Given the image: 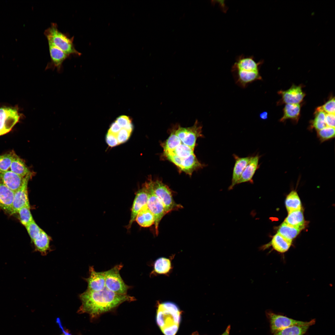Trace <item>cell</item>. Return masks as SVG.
Masks as SVG:
<instances>
[{
  "label": "cell",
  "mask_w": 335,
  "mask_h": 335,
  "mask_svg": "<svg viewBox=\"0 0 335 335\" xmlns=\"http://www.w3.org/2000/svg\"><path fill=\"white\" fill-rule=\"evenodd\" d=\"M180 139L176 134L173 128L169 137L163 144L164 154L173 150L177 146L181 143Z\"/></svg>",
  "instance_id": "33"
},
{
  "label": "cell",
  "mask_w": 335,
  "mask_h": 335,
  "mask_svg": "<svg viewBox=\"0 0 335 335\" xmlns=\"http://www.w3.org/2000/svg\"><path fill=\"white\" fill-rule=\"evenodd\" d=\"M64 335V334H61V335Z\"/></svg>",
  "instance_id": "49"
},
{
  "label": "cell",
  "mask_w": 335,
  "mask_h": 335,
  "mask_svg": "<svg viewBox=\"0 0 335 335\" xmlns=\"http://www.w3.org/2000/svg\"><path fill=\"white\" fill-rule=\"evenodd\" d=\"M44 34L48 42L62 51L69 56L71 55L80 56L81 53L78 51L74 44V36L62 33L58 29L56 23H51V26L45 30Z\"/></svg>",
  "instance_id": "3"
},
{
  "label": "cell",
  "mask_w": 335,
  "mask_h": 335,
  "mask_svg": "<svg viewBox=\"0 0 335 335\" xmlns=\"http://www.w3.org/2000/svg\"><path fill=\"white\" fill-rule=\"evenodd\" d=\"M148 194L145 187L138 190L135 197L131 208V212L129 223L127 226V229H129L139 212L145 206L147 205Z\"/></svg>",
  "instance_id": "14"
},
{
  "label": "cell",
  "mask_w": 335,
  "mask_h": 335,
  "mask_svg": "<svg viewBox=\"0 0 335 335\" xmlns=\"http://www.w3.org/2000/svg\"><path fill=\"white\" fill-rule=\"evenodd\" d=\"M301 85L297 86L293 84L288 89L284 91L280 90L278 92L281 97L277 104H299L303 100L306 96L305 93L302 89Z\"/></svg>",
  "instance_id": "11"
},
{
  "label": "cell",
  "mask_w": 335,
  "mask_h": 335,
  "mask_svg": "<svg viewBox=\"0 0 335 335\" xmlns=\"http://www.w3.org/2000/svg\"><path fill=\"white\" fill-rule=\"evenodd\" d=\"M48 44L51 61L47 63L45 70L56 69L60 73L63 70V63L70 56L51 43L48 42Z\"/></svg>",
  "instance_id": "13"
},
{
  "label": "cell",
  "mask_w": 335,
  "mask_h": 335,
  "mask_svg": "<svg viewBox=\"0 0 335 335\" xmlns=\"http://www.w3.org/2000/svg\"><path fill=\"white\" fill-rule=\"evenodd\" d=\"M173 129L181 142L193 149H194L197 139L202 136V127L197 120L191 127H183L178 125L174 126Z\"/></svg>",
  "instance_id": "7"
},
{
  "label": "cell",
  "mask_w": 335,
  "mask_h": 335,
  "mask_svg": "<svg viewBox=\"0 0 335 335\" xmlns=\"http://www.w3.org/2000/svg\"><path fill=\"white\" fill-rule=\"evenodd\" d=\"M135 221L141 226L147 227L154 224L155 219L153 215L147 205L139 212L136 217Z\"/></svg>",
  "instance_id": "24"
},
{
  "label": "cell",
  "mask_w": 335,
  "mask_h": 335,
  "mask_svg": "<svg viewBox=\"0 0 335 335\" xmlns=\"http://www.w3.org/2000/svg\"><path fill=\"white\" fill-rule=\"evenodd\" d=\"M29 174L24 178L21 185L14 192L12 206V215L17 213L22 208L30 206L28 191V185L29 179L33 176Z\"/></svg>",
  "instance_id": "10"
},
{
  "label": "cell",
  "mask_w": 335,
  "mask_h": 335,
  "mask_svg": "<svg viewBox=\"0 0 335 335\" xmlns=\"http://www.w3.org/2000/svg\"><path fill=\"white\" fill-rule=\"evenodd\" d=\"M32 241L36 250L43 255H46L50 250V237L43 230L39 236Z\"/></svg>",
  "instance_id": "27"
},
{
  "label": "cell",
  "mask_w": 335,
  "mask_h": 335,
  "mask_svg": "<svg viewBox=\"0 0 335 335\" xmlns=\"http://www.w3.org/2000/svg\"><path fill=\"white\" fill-rule=\"evenodd\" d=\"M131 133L124 128H122L116 135L119 144L126 142L129 138Z\"/></svg>",
  "instance_id": "40"
},
{
  "label": "cell",
  "mask_w": 335,
  "mask_h": 335,
  "mask_svg": "<svg viewBox=\"0 0 335 335\" xmlns=\"http://www.w3.org/2000/svg\"><path fill=\"white\" fill-rule=\"evenodd\" d=\"M106 141L110 147H113L119 144L116 135L108 132L106 136Z\"/></svg>",
  "instance_id": "41"
},
{
  "label": "cell",
  "mask_w": 335,
  "mask_h": 335,
  "mask_svg": "<svg viewBox=\"0 0 335 335\" xmlns=\"http://www.w3.org/2000/svg\"><path fill=\"white\" fill-rule=\"evenodd\" d=\"M203 165L198 160L194 154L182 159L181 164L179 168L181 171L190 175L197 169L201 168Z\"/></svg>",
  "instance_id": "23"
},
{
  "label": "cell",
  "mask_w": 335,
  "mask_h": 335,
  "mask_svg": "<svg viewBox=\"0 0 335 335\" xmlns=\"http://www.w3.org/2000/svg\"><path fill=\"white\" fill-rule=\"evenodd\" d=\"M25 227L32 241L39 236L42 230L34 220Z\"/></svg>",
  "instance_id": "38"
},
{
  "label": "cell",
  "mask_w": 335,
  "mask_h": 335,
  "mask_svg": "<svg viewBox=\"0 0 335 335\" xmlns=\"http://www.w3.org/2000/svg\"><path fill=\"white\" fill-rule=\"evenodd\" d=\"M10 171L24 177L32 172L25 162L15 153L10 167Z\"/></svg>",
  "instance_id": "25"
},
{
  "label": "cell",
  "mask_w": 335,
  "mask_h": 335,
  "mask_svg": "<svg viewBox=\"0 0 335 335\" xmlns=\"http://www.w3.org/2000/svg\"><path fill=\"white\" fill-rule=\"evenodd\" d=\"M17 213L19 214L21 223L25 227L34 220L30 210V206L22 208Z\"/></svg>",
  "instance_id": "35"
},
{
  "label": "cell",
  "mask_w": 335,
  "mask_h": 335,
  "mask_svg": "<svg viewBox=\"0 0 335 335\" xmlns=\"http://www.w3.org/2000/svg\"><path fill=\"white\" fill-rule=\"evenodd\" d=\"M315 319H313L306 324L290 326L272 335H303L307 332L310 327L315 324Z\"/></svg>",
  "instance_id": "22"
},
{
  "label": "cell",
  "mask_w": 335,
  "mask_h": 335,
  "mask_svg": "<svg viewBox=\"0 0 335 335\" xmlns=\"http://www.w3.org/2000/svg\"><path fill=\"white\" fill-rule=\"evenodd\" d=\"M194 149L181 143L173 150L164 154V155L167 154L174 155L181 159H184L194 154Z\"/></svg>",
  "instance_id": "34"
},
{
  "label": "cell",
  "mask_w": 335,
  "mask_h": 335,
  "mask_svg": "<svg viewBox=\"0 0 335 335\" xmlns=\"http://www.w3.org/2000/svg\"><path fill=\"white\" fill-rule=\"evenodd\" d=\"M24 177L11 171H0V182L14 192L21 186Z\"/></svg>",
  "instance_id": "17"
},
{
  "label": "cell",
  "mask_w": 335,
  "mask_h": 335,
  "mask_svg": "<svg viewBox=\"0 0 335 335\" xmlns=\"http://www.w3.org/2000/svg\"><path fill=\"white\" fill-rule=\"evenodd\" d=\"M301 107L300 104H286L284 108L283 115L280 121L284 122L290 119L295 123H297L300 117Z\"/></svg>",
  "instance_id": "21"
},
{
  "label": "cell",
  "mask_w": 335,
  "mask_h": 335,
  "mask_svg": "<svg viewBox=\"0 0 335 335\" xmlns=\"http://www.w3.org/2000/svg\"><path fill=\"white\" fill-rule=\"evenodd\" d=\"M14 192L0 182V209L12 215Z\"/></svg>",
  "instance_id": "18"
},
{
  "label": "cell",
  "mask_w": 335,
  "mask_h": 335,
  "mask_svg": "<svg viewBox=\"0 0 335 335\" xmlns=\"http://www.w3.org/2000/svg\"><path fill=\"white\" fill-rule=\"evenodd\" d=\"M20 117L16 109L9 107L0 108V136L10 131Z\"/></svg>",
  "instance_id": "9"
},
{
  "label": "cell",
  "mask_w": 335,
  "mask_h": 335,
  "mask_svg": "<svg viewBox=\"0 0 335 335\" xmlns=\"http://www.w3.org/2000/svg\"><path fill=\"white\" fill-rule=\"evenodd\" d=\"M123 267V265L121 263L104 271L105 287L115 293L127 294L131 287L126 284L121 276L120 271Z\"/></svg>",
  "instance_id": "4"
},
{
  "label": "cell",
  "mask_w": 335,
  "mask_h": 335,
  "mask_svg": "<svg viewBox=\"0 0 335 335\" xmlns=\"http://www.w3.org/2000/svg\"><path fill=\"white\" fill-rule=\"evenodd\" d=\"M133 128V126L132 123H129L124 128L131 133L132 130Z\"/></svg>",
  "instance_id": "46"
},
{
  "label": "cell",
  "mask_w": 335,
  "mask_h": 335,
  "mask_svg": "<svg viewBox=\"0 0 335 335\" xmlns=\"http://www.w3.org/2000/svg\"><path fill=\"white\" fill-rule=\"evenodd\" d=\"M199 335V333H198V332H194V333H192V334H191V335Z\"/></svg>",
  "instance_id": "48"
},
{
  "label": "cell",
  "mask_w": 335,
  "mask_h": 335,
  "mask_svg": "<svg viewBox=\"0 0 335 335\" xmlns=\"http://www.w3.org/2000/svg\"><path fill=\"white\" fill-rule=\"evenodd\" d=\"M154 271L157 274H167L172 269L171 261L166 257L159 258L154 262Z\"/></svg>",
  "instance_id": "32"
},
{
  "label": "cell",
  "mask_w": 335,
  "mask_h": 335,
  "mask_svg": "<svg viewBox=\"0 0 335 335\" xmlns=\"http://www.w3.org/2000/svg\"><path fill=\"white\" fill-rule=\"evenodd\" d=\"M181 314L179 307L174 303L166 302L159 304L156 322L164 335H175L178 329Z\"/></svg>",
  "instance_id": "2"
},
{
  "label": "cell",
  "mask_w": 335,
  "mask_h": 335,
  "mask_svg": "<svg viewBox=\"0 0 335 335\" xmlns=\"http://www.w3.org/2000/svg\"><path fill=\"white\" fill-rule=\"evenodd\" d=\"M266 316L270 324V328L272 334L288 327L295 325H304L309 321L297 320L286 316L275 314L270 311H266Z\"/></svg>",
  "instance_id": "8"
},
{
  "label": "cell",
  "mask_w": 335,
  "mask_h": 335,
  "mask_svg": "<svg viewBox=\"0 0 335 335\" xmlns=\"http://www.w3.org/2000/svg\"><path fill=\"white\" fill-rule=\"evenodd\" d=\"M231 72L236 84L243 88H245L252 82L262 79L259 72L245 73L238 70H231Z\"/></svg>",
  "instance_id": "20"
},
{
  "label": "cell",
  "mask_w": 335,
  "mask_h": 335,
  "mask_svg": "<svg viewBox=\"0 0 335 335\" xmlns=\"http://www.w3.org/2000/svg\"><path fill=\"white\" fill-rule=\"evenodd\" d=\"M121 128H124L127 124L131 123V119L126 115H121L118 117L115 121Z\"/></svg>",
  "instance_id": "42"
},
{
  "label": "cell",
  "mask_w": 335,
  "mask_h": 335,
  "mask_svg": "<svg viewBox=\"0 0 335 335\" xmlns=\"http://www.w3.org/2000/svg\"><path fill=\"white\" fill-rule=\"evenodd\" d=\"M235 162L234 167L231 184L229 187V189L231 190L240 178L245 168L249 162L252 156H247L241 157L237 155L233 154Z\"/></svg>",
  "instance_id": "16"
},
{
  "label": "cell",
  "mask_w": 335,
  "mask_h": 335,
  "mask_svg": "<svg viewBox=\"0 0 335 335\" xmlns=\"http://www.w3.org/2000/svg\"><path fill=\"white\" fill-rule=\"evenodd\" d=\"M335 102L334 97H332L320 107L326 113L335 114Z\"/></svg>",
  "instance_id": "39"
},
{
  "label": "cell",
  "mask_w": 335,
  "mask_h": 335,
  "mask_svg": "<svg viewBox=\"0 0 335 335\" xmlns=\"http://www.w3.org/2000/svg\"><path fill=\"white\" fill-rule=\"evenodd\" d=\"M318 138L321 142H323L334 137L335 127L327 126L317 131Z\"/></svg>",
  "instance_id": "36"
},
{
  "label": "cell",
  "mask_w": 335,
  "mask_h": 335,
  "mask_svg": "<svg viewBox=\"0 0 335 335\" xmlns=\"http://www.w3.org/2000/svg\"><path fill=\"white\" fill-rule=\"evenodd\" d=\"M335 114H326L325 122L327 126L335 127Z\"/></svg>",
  "instance_id": "43"
},
{
  "label": "cell",
  "mask_w": 335,
  "mask_h": 335,
  "mask_svg": "<svg viewBox=\"0 0 335 335\" xmlns=\"http://www.w3.org/2000/svg\"><path fill=\"white\" fill-rule=\"evenodd\" d=\"M268 114L267 112L264 111L261 113L259 115V117L261 119L266 120L268 118Z\"/></svg>",
  "instance_id": "45"
},
{
  "label": "cell",
  "mask_w": 335,
  "mask_h": 335,
  "mask_svg": "<svg viewBox=\"0 0 335 335\" xmlns=\"http://www.w3.org/2000/svg\"><path fill=\"white\" fill-rule=\"evenodd\" d=\"M292 243V240L285 238L277 233L273 236L270 244L275 250L283 253L288 250Z\"/></svg>",
  "instance_id": "26"
},
{
  "label": "cell",
  "mask_w": 335,
  "mask_h": 335,
  "mask_svg": "<svg viewBox=\"0 0 335 335\" xmlns=\"http://www.w3.org/2000/svg\"><path fill=\"white\" fill-rule=\"evenodd\" d=\"M89 276L84 279L87 283V290L98 291L105 287V272H96L93 266L89 268Z\"/></svg>",
  "instance_id": "15"
},
{
  "label": "cell",
  "mask_w": 335,
  "mask_h": 335,
  "mask_svg": "<svg viewBox=\"0 0 335 335\" xmlns=\"http://www.w3.org/2000/svg\"><path fill=\"white\" fill-rule=\"evenodd\" d=\"M121 128L118 123L115 121L111 124L108 132L116 135Z\"/></svg>",
  "instance_id": "44"
},
{
  "label": "cell",
  "mask_w": 335,
  "mask_h": 335,
  "mask_svg": "<svg viewBox=\"0 0 335 335\" xmlns=\"http://www.w3.org/2000/svg\"><path fill=\"white\" fill-rule=\"evenodd\" d=\"M260 158V156L258 154L252 157L238 181L237 184L244 182L253 183V177L259 167V161Z\"/></svg>",
  "instance_id": "19"
},
{
  "label": "cell",
  "mask_w": 335,
  "mask_h": 335,
  "mask_svg": "<svg viewBox=\"0 0 335 335\" xmlns=\"http://www.w3.org/2000/svg\"><path fill=\"white\" fill-rule=\"evenodd\" d=\"M144 186L148 194L147 206L154 216L155 233L158 235L159 223L168 213L162 202L154 193L148 182L144 184Z\"/></svg>",
  "instance_id": "6"
},
{
  "label": "cell",
  "mask_w": 335,
  "mask_h": 335,
  "mask_svg": "<svg viewBox=\"0 0 335 335\" xmlns=\"http://www.w3.org/2000/svg\"><path fill=\"white\" fill-rule=\"evenodd\" d=\"M148 183L154 193L163 203L168 213L182 208L181 205L175 202L171 190L161 181H150Z\"/></svg>",
  "instance_id": "5"
},
{
  "label": "cell",
  "mask_w": 335,
  "mask_h": 335,
  "mask_svg": "<svg viewBox=\"0 0 335 335\" xmlns=\"http://www.w3.org/2000/svg\"><path fill=\"white\" fill-rule=\"evenodd\" d=\"M82 305L78 310L80 313L88 314L92 318L97 317L110 311L126 302H131L135 298L127 294L113 292L105 287L102 290L93 291L87 289L79 295Z\"/></svg>",
  "instance_id": "1"
},
{
  "label": "cell",
  "mask_w": 335,
  "mask_h": 335,
  "mask_svg": "<svg viewBox=\"0 0 335 335\" xmlns=\"http://www.w3.org/2000/svg\"><path fill=\"white\" fill-rule=\"evenodd\" d=\"M288 224L302 229L304 226L303 214L301 210H297L288 213L284 221Z\"/></svg>",
  "instance_id": "29"
},
{
  "label": "cell",
  "mask_w": 335,
  "mask_h": 335,
  "mask_svg": "<svg viewBox=\"0 0 335 335\" xmlns=\"http://www.w3.org/2000/svg\"><path fill=\"white\" fill-rule=\"evenodd\" d=\"M326 114V113L321 109L320 106L318 107L314 113V118L310 122L309 129H315L317 131L327 127L325 122Z\"/></svg>",
  "instance_id": "28"
},
{
  "label": "cell",
  "mask_w": 335,
  "mask_h": 335,
  "mask_svg": "<svg viewBox=\"0 0 335 335\" xmlns=\"http://www.w3.org/2000/svg\"><path fill=\"white\" fill-rule=\"evenodd\" d=\"M263 63L260 60L257 62L253 56H239L232 67L231 70H236L245 73L259 72Z\"/></svg>",
  "instance_id": "12"
},
{
  "label": "cell",
  "mask_w": 335,
  "mask_h": 335,
  "mask_svg": "<svg viewBox=\"0 0 335 335\" xmlns=\"http://www.w3.org/2000/svg\"><path fill=\"white\" fill-rule=\"evenodd\" d=\"M286 207L288 213L301 210V203L296 191H292L287 195L285 201Z\"/></svg>",
  "instance_id": "30"
},
{
  "label": "cell",
  "mask_w": 335,
  "mask_h": 335,
  "mask_svg": "<svg viewBox=\"0 0 335 335\" xmlns=\"http://www.w3.org/2000/svg\"><path fill=\"white\" fill-rule=\"evenodd\" d=\"M15 153L14 151H12L8 153L0 155V171L8 170Z\"/></svg>",
  "instance_id": "37"
},
{
  "label": "cell",
  "mask_w": 335,
  "mask_h": 335,
  "mask_svg": "<svg viewBox=\"0 0 335 335\" xmlns=\"http://www.w3.org/2000/svg\"><path fill=\"white\" fill-rule=\"evenodd\" d=\"M230 325H229L227 327L225 332L221 335H230Z\"/></svg>",
  "instance_id": "47"
},
{
  "label": "cell",
  "mask_w": 335,
  "mask_h": 335,
  "mask_svg": "<svg viewBox=\"0 0 335 335\" xmlns=\"http://www.w3.org/2000/svg\"><path fill=\"white\" fill-rule=\"evenodd\" d=\"M302 229L284 221L279 227L278 233L285 238L292 240L297 235Z\"/></svg>",
  "instance_id": "31"
}]
</instances>
